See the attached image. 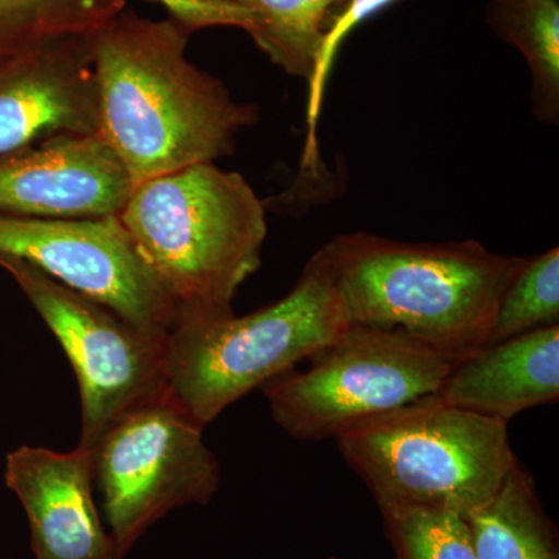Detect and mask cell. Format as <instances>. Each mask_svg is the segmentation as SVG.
I'll use <instances>...</instances> for the list:
<instances>
[{"instance_id":"4","label":"cell","mask_w":559,"mask_h":559,"mask_svg":"<svg viewBox=\"0 0 559 559\" xmlns=\"http://www.w3.org/2000/svg\"><path fill=\"white\" fill-rule=\"evenodd\" d=\"M349 326L322 249L270 307L182 322L168 334L165 381L202 426L310 359Z\"/></svg>"},{"instance_id":"12","label":"cell","mask_w":559,"mask_h":559,"mask_svg":"<svg viewBox=\"0 0 559 559\" xmlns=\"http://www.w3.org/2000/svg\"><path fill=\"white\" fill-rule=\"evenodd\" d=\"M5 481L27 514L36 559H120L95 503L90 450L17 448Z\"/></svg>"},{"instance_id":"19","label":"cell","mask_w":559,"mask_h":559,"mask_svg":"<svg viewBox=\"0 0 559 559\" xmlns=\"http://www.w3.org/2000/svg\"><path fill=\"white\" fill-rule=\"evenodd\" d=\"M395 559H477L465 516L421 507H381Z\"/></svg>"},{"instance_id":"2","label":"cell","mask_w":559,"mask_h":559,"mask_svg":"<svg viewBox=\"0 0 559 559\" xmlns=\"http://www.w3.org/2000/svg\"><path fill=\"white\" fill-rule=\"evenodd\" d=\"M349 325L400 330L455 356L484 347L522 257L477 241L414 245L340 235L322 248Z\"/></svg>"},{"instance_id":"1","label":"cell","mask_w":559,"mask_h":559,"mask_svg":"<svg viewBox=\"0 0 559 559\" xmlns=\"http://www.w3.org/2000/svg\"><path fill=\"white\" fill-rule=\"evenodd\" d=\"M189 28L123 10L90 38L100 100V134L130 173L146 182L235 150L259 119L255 106L187 58Z\"/></svg>"},{"instance_id":"10","label":"cell","mask_w":559,"mask_h":559,"mask_svg":"<svg viewBox=\"0 0 559 559\" xmlns=\"http://www.w3.org/2000/svg\"><path fill=\"white\" fill-rule=\"evenodd\" d=\"M100 132L87 36L50 39L0 66V160L62 135Z\"/></svg>"},{"instance_id":"5","label":"cell","mask_w":559,"mask_h":559,"mask_svg":"<svg viewBox=\"0 0 559 559\" xmlns=\"http://www.w3.org/2000/svg\"><path fill=\"white\" fill-rule=\"evenodd\" d=\"M336 443L378 509L421 507L468 516L518 463L507 423L436 395L369 419Z\"/></svg>"},{"instance_id":"22","label":"cell","mask_w":559,"mask_h":559,"mask_svg":"<svg viewBox=\"0 0 559 559\" xmlns=\"http://www.w3.org/2000/svg\"><path fill=\"white\" fill-rule=\"evenodd\" d=\"M209 2L235 3L237 5V0H209Z\"/></svg>"},{"instance_id":"21","label":"cell","mask_w":559,"mask_h":559,"mask_svg":"<svg viewBox=\"0 0 559 559\" xmlns=\"http://www.w3.org/2000/svg\"><path fill=\"white\" fill-rule=\"evenodd\" d=\"M170 11L171 17L190 32L205 27H237L248 31L249 14L235 3L209 0H154Z\"/></svg>"},{"instance_id":"13","label":"cell","mask_w":559,"mask_h":559,"mask_svg":"<svg viewBox=\"0 0 559 559\" xmlns=\"http://www.w3.org/2000/svg\"><path fill=\"white\" fill-rule=\"evenodd\" d=\"M437 399L507 423L559 399V325L540 326L460 356Z\"/></svg>"},{"instance_id":"14","label":"cell","mask_w":559,"mask_h":559,"mask_svg":"<svg viewBox=\"0 0 559 559\" xmlns=\"http://www.w3.org/2000/svg\"><path fill=\"white\" fill-rule=\"evenodd\" d=\"M465 520L477 559H559L558 530L520 462L496 495Z\"/></svg>"},{"instance_id":"17","label":"cell","mask_w":559,"mask_h":559,"mask_svg":"<svg viewBox=\"0 0 559 559\" xmlns=\"http://www.w3.org/2000/svg\"><path fill=\"white\" fill-rule=\"evenodd\" d=\"M127 10V0H0V66L66 36H90Z\"/></svg>"},{"instance_id":"3","label":"cell","mask_w":559,"mask_h":559,"mask_svg":"<svg viewBox=\"0 0 559 559\" xmlns=\"http://www.w3.org/2000/svg\"><path fill=\"white\" fill-rule=\"evenodd\" d=\"M117 216L178 325L234 312L235 294L259 271L266 207L240 173L215 162L139 183Z\"/></svg>"},{"instance_id":"16","label":"cell","mask_w":559,"mask_h":559,"mask_svg":"<svg viewBox=\"0 0 559 559\" xmlns=\"http://www.w3.org/2000/svg\"><path fill=\"white\" fill-rule=\"evenodd\" d=\"M489 25L524 55L532 73L533 112L544 123L559 117V0H491Z\"/></svg>"},{"instance_id":"11","label":"cell","mask_w":559,"mask_h":559,"mask_svg":"<svg viewBox=\"0 0 559 559\" xmlns=\"http://www.w3.org/2000/svg\"><path fill=\"white\" fill-rule=\"evenodd\" d=\"M134 183L98 134L62 135L0 160V213L31 218L117 216Z\"/></svg>"},{"instance_id":"23","label":"cell","mask_w":559,"mask_h":559,"mask_svg":"<svg viewBox=\"0 0 559 559\" xmlns=\"http://www.w3.org/2000/svg\"><path fill=\"white\" fill-rule=\"evenodd\" d=\"M325 559H340V558L330 557V558H325Z\"/></svg>"},{"instance_id":"20","label":"cell","mask_w":559,"mask_h":559,"mask_svg":"<svg viewBox=\"0 0 559 559\" xmlns=\"http://www.w3.org/2000/svg\"><path fill=\"white\" fill-rule=\"evenodd\" d=\"M396 0H347L340 16L334 21L333 27L323 40L322 49L319 51L316 61L314 72L308 81V106H307V145H305L304 167H314L319 159L318 153V123L320 109H322L323 92L326 81L333 69L334 58L345 38L362 24L364 21L392 5Z\"/></svg>"},{"instance_id":"18","label":"cell","mask_w":559,"mask_h":559,"mask_svg":"<svg viewBox=\"0 0 559 559\" xmlns=\"http://www.w3.org/2000/svg\"><path fill=\"white\" fill-rule=\"evenodd\" d=\"M559 320V249L525 260L499 301L484 347Z\"/></svg>"},{"instance_id":"8","label":"cell","mask_w":559,"mask_h":559,"mask_svg":"<svg viewBox=\"0 0 559 559\" xmlns=\"http://www.w3.org/2000/svg\"><path fill=\"white\" fill-rule=\"evenodd\" d=\"M72 364L81 396L80 447L165 388L168 336L138 329L105 305L68 288L27 261L0 257Z\"/></svg>"},{"instance_id":"7","label":"cell","mask_w":559,"mask_h":559,"mask_svg":"<svg viewBox=\"0 0 559 559\" xmlns=\"http://www.w3.org/2000/svg\"><path fill=\"white\" fill-rule=\"evenodd\" d=\"M204 426L168 385L103 430L91 448L95 487L117 555L176 507L205 506L219 487V463Z\"/></svg>"},{"instance_id":"9","label":"cell","mask_w":559,"mask_h":559,"mask_svg":"<svg viewBox=\"0 0 559 559\" xmlns=\"http://www.w3.org/2000/svg\"><path fill=\"white\" fill-rule=\"evenodd\" d=\"M0 257L27 261L132 325L168 336L178 311L119 216L31 218L0 213Z\"/></svg>"},{"instance_id":"6","label":"cell","mask_w":559,"mask_h":559,"mask_svg":"<svg viewBox=\"0 0 559 559\" xmlns=\"http://www.w3.org/2000/svg\"><path fill=\"white\" fill-rule=\"evenodd\" d=\"M459 356L400 330L349 325L305 371L263 385L280 428L304 441L347 430L436 395Z\"/></svg>"},{"instance_id":"15","label":"cell","mask_w":559,"mask_h":559,"mask_svg":"<svg viewBox=\"0 0 559 559\" xmlns=\"http://www.w3.org/2000/svg\"><path fill=\"white\" fill-rule=\"evenodd\" d=\"M347 0H237L248 11V32L270 60L310 81L323 40Z\"/></svg>"}]
</instances>
